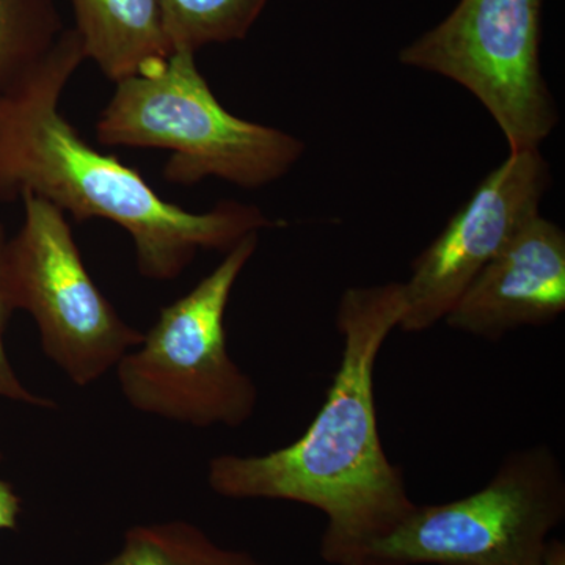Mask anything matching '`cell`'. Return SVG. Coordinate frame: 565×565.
I'll list each match as a JSON object with an SVG mask.
<instances>
[{"label":"cell","instance_id":"4","mask_svg":"<svg viewBox=\"0 0 565 565\" xmlns=\"http://www.w3.org/2000/svg\"><path fill=\"white\" fill-rule=\"evenodd\" d=\"M259 244L244 237L203 280L159 311L141 343L115 366L126 403L145 415L210 429H237L255 415L258 386L234 362L225 313Z\"/></svg>","mask_w":565,"mask_h":565},{"label":"cell","instance_id":"15","mask_svg":"<svg viewBox=\"0 0 565 565\" xmlns=\"http://www.w3.org/2000/svg\"><path fill=\"white\" fill-rule=\"evenodd\" d=\"M3 456L0 452V462ZM22 515V500L20 493L6 479L0 478V533L2 531H17L20 527Z\"/></svg>","mask_w":565,"mask_h":565},{"label":"cell","instance_id":"3","mask_svg":"<svg viewBox=\"0 0 565 565\" xmlns=\"http://www.w3.org/2000/svg\"><path fill=\"white\" fill-rule=\"evenodd\" d=\"M191 51L117 82L96 122L104 147L170 151L162 174L173 184L217 178L241 189L281 180L305 152L292 134L243 120L215 98Z\"/></svg>","mask_w":565,"mask_h":565},{"label":"cell","instance_id":"13","mask_svg":"<svg viewBox=\"0 0 565 565\" xmlns=\"http://www.w3.org/2000/svg\"><path fill=\"white\" fill-rule=\"evenodd\" d=\"M173 51L247 39L269 0H158Z\"/></svg>","mask_w":565,"mask_h":565},{"label":"cell","instance_id":"14","mask_svg":"<svg viewBox=\"0 0 565 565\" xmlns=\"http://www.w3.org/2000/svg\"><path fill=\"white\" fill-rule=\"evenodd\" d=\"M7 243H9V234H7L6 226L0 223V399L31 405V407L54 408L55 401L40 396L22 384L17 371L13 370L9 353H7V326H9L11 315L14 313L9 277H7Z\"/></svg>","mask_w":565,"mask_h":565},{"label":"cell","instance_id":"5","mask_svg":"<svg viewBox=\"0 0 565 565\" xmlns=\"http://www.w3.org/2000/svg\"><path fill=\"white\" fill-rule=\"evenodd\" d=\"M565 520V475L546 445L505 455L489 484L441 504H416L359 565H542Z\"/></svg>","mask_w":565,"mask_h":565},{"label":"cell","instance_id":"1","mask_svg":"<svg viewBox=\"0 0 565 565\" xmlns=\"http://www.w3.org/2000/svg\"><path fill=\"white\" fill-rule=\"evenodd\" d=\"M404 313L403 282L345 289L337 311L340 364L302 437L267 455H222L207 465V486L218 497L291 501L322 512L319 556L329 565H359L364 550L418 504L386 456L375 408L377 359Z\"/></svg>","mask_w":565,"mask_h":565},{"label":"cell","instance_id":"6","mask_svg":"<svg viewBox=\"0 0 565 565\" xmlns=\"http://www.w3.org/2000/svg\"><path fill=\"white\" fill-rule=\"evenodd\" d=\"M542 9L544 0H459L397 58L467 88L511 152L539 150L559 122L541 68Z\"/></svg>","mask_w":565,"mask_h":565},{"label":"cell","instance_id":"16","mask_svg":"<svg viewBox=\"0 0 565 565\" xmlns=\"http://www.w3.org/2000/svg\"><path fill=\"white\" fill-rule=\"evenodd\" d=\"M542 565H565V544L559 539H550Z\"/></svg>","mask_w":565,"mask_h":565},{"label":"cell","instance_id":"8","mask_svg":"<svg viewBox=\"0 0 565 565\" xmlns=\"http://www.w3.org/2000/svg\"><path fill=\"white\" fill-rule=\"evenodd\" d=\"M550 184V166L541 151L509 152L412 263L403 282L399 330L422 333L444 321L487 264L541 214Z\"/></svg>","mask_w":565,"mask_h":565},{"label":"cell","instance_id":"12","mask_svg":"<svg viewBox=\"0 0 565 565\" xmlns=\"http://www.w3.org/2000/svg\"><path fill=\"white\" fill-rule=\"evenodd\" d=\"M98 565H269L244 550L226 548L185 520L129 527L117 555Z\"/></svg>","mask_w":565,"mask_h":565},{"label":"cell","instance_id":"9","mask_svg":"<svg viewBox=\"0 0 565 565\" xmlns=\"http://www.w3.org/2000/svg\"><path fill=\"white\" fill-rule=\"evenodd\" d=\"M565 311V233L541 214L470 282L444 322L487 341L545 327Z\"/></svg>","mask_w":565,"mask_h":565},{"label":"cell","instance_id":"2","mask_svg":"<svg viewBox=\"0 0 565 565\" xmlns=\"http://www.w3.org/2000/svg\"><path fill=\"white\" fill-rule=\"evenodd\" d=\"M85 61L79 35L66 28L31 79L0 102V203L32 193L76 222L121 226L139 274L154 281L181 277L199 252L226 253L281 225L232 200L206 212L182 210L120 159L90 147L61 111L63 92Z\"/></svg>","mask_w":565,"mask_h":565},{"label":"cell","instance_id":"11","mask_svg":"<svg viewBox=\"0 0 565 565\" xmlns=\"http://www.w3.org/2000/svg\"><path fill=\"white\" fill-rule=\"evenodd\" d=\"M65 29L55 0H0V102L31 79Z\"/></svg>","mask_w":565,"mask_h":565},{"label":"cell","instance_id":"7","mask_svg":"<svg viewBox=\"0 0 565 565\" xmlns=\"http://www.w3.org/2000/svg\"><path fill=\"white\" fill-rule=\"evenodd\" d=\"M20 202L22 223L7 243L11 302L32 316L47 359L84 388L115 370L143 333L93 280L66 214L32 193Z\"/></svg>","mask_w":565,"mask_h":565},{"label":"cell","instance_id":"10","mask_svg":"<svg viewBox=\"0 0 565 565\" xmlns=\"http://www.w3.org/2000/svg\"><path fill=\"white\" fill-rule=\"evenodd\" d=\"M85 58L120 82L161 65L172 54L158 0H71Z\"/></svg>","mask_w":565,"mask_h":565}]
</instances>
